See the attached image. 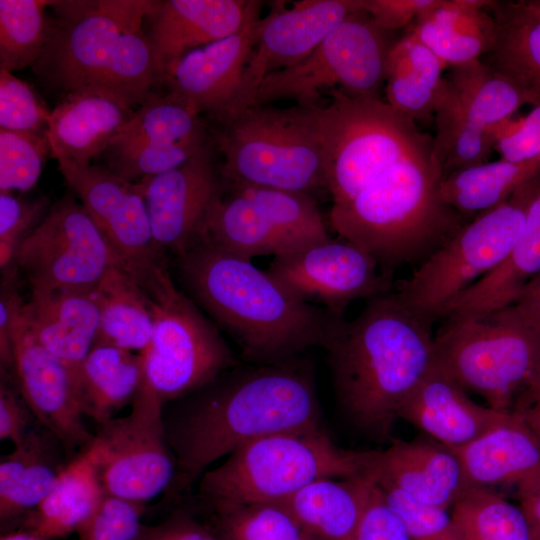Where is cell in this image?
Instances as JSON below:
<instances>
[{"label":"cell","mask_w":540,"mask_h":540,"mask_svg":"<svg viewBox=\"0 0 540 540\" xmlns=\"http://www.w3.org/2000/svg\"><path fill=\"white\" fill-rule=\"evenodd\" d=\"M192 393L164 418L176 466L169 497L188 491L212 463L253 440L322 427L313 367L300 356L239 363Z\"/></svg>","instance_id":"1"},{"label":"cell","mask_w":540,"mask_h":540,"mask_svg":"<svg viewBox=\"0 0 540 540\" xmlns=\"http://www.w3.org/2000/svg\"><path fill=\"white\" fill-rule=\"evenodd\" d=\"M177 257L192 296L234 340L243 362L276 363L325 349L345 319L292 298L250 259L206 242L195 240Z\"/></svg>","instance_id":"2"},{"label":"cell","mask_w":540,"mask_h":540,"mask_svg":"<svg viewBox=\"0 0 540 540\" xmlns=\"http://www.w3.org/2000/svg\"><path fill=\"white\" fill-rule=\"evenodd\" d=\"M366 301L325 350L347 419L374 440L391 441L399 408L434 363V336L395 292Z\"/></svg>","instance_id":"3"},{"label":"cell","mask_w":540,"mask_h":540,"mask_svg":"<svg viewBox=\"0 0 540 540\" xmlns=\"http://www.w3.org/2000/svg\"><path fill=\"white\" fill-rule=\"evenodd\" d=\"M156 1H52L57 18L36 72L66 94L103 90L142 105L159 82L144 20Z\"/></svg>","instance_id":"4"},{"label":"cell","mask_w":540,"mask_h":540,"mask_svg":"<svg viewBox=\"0 0 540 540\" xmlns=\"http://www.w3.org/2000/svg\"><path fill=\"white\" fill-rule=\"evenodd\" d=\"M432 149L399 161L352 199L332 204L336 234L367 253L386 274L418 265L470 219L440 195Z\"/></svg>","instance_id":"5"},{"label":"cell","mask_w":540,"mask_h":540,"mask_svg":"<svg viewBox=\"0 0 540 540\" xmlns=\"http://www.w3.org/2000/svg\"><path fill=\"white\" fill-rule=\"evenodd\" d=\"M376 451L340 448L322 427L253 440L228 455L198 481L208 506L281 502L323 478H348L369 471Z\"/></svg>","instance_id":"6"},{"label":"cell","mask_w":540,"mask_h":540,"mask_svg":"<svg viewBox=\"0 0 540 540\" xmlns=\"http://www.w3.org/2000/svg\"><path fill=\"white\" fill-rule=\"evenodd\" d=\"M327 95L326 102L304 107L321 148L332 204L352 199L404 158L432 149V136L380 97L338 89Z\"/></svg>","instance_id":"7"},{"label":"cell","mask_w":540,"mask_h":540,"mask_svg":"<svg viewBox=\"0 0 540 540\" xmlns=\"http://www.w3.org/2000/svg\"><path fill=\"white\" fill-rule=\"evenodd\" d=\"M214 142L222 177L233 186H259L315 195L328 192L321 148L304 106L254 105L219 120Z\"/></svg>","instance_id":"8"},{"label":"cell","mask_w":540,"mask_h":540,"mask_svg":"<svg viewBox=\"0 0 540 540\" xmlns=\"http://www.w3.org/2000/svg\"><path fill=\"white\" fill-rule=\"evenodd\" d=\"M133 272L154 314L152 340L143 352L145 378L164 405L240 363L218 328L178 290L160 258Z\"/></svg>","instance_id":"9"},{"label":"cell","mask_w":540,"mask_h":540,"mask_svg":"<svg viewBox=\"0 0 540 540\" xmlns=\"http://www.w3.org/2000/svg\"><path fill=\"white\" fill-rule=\"evenodd\" d=\"M434 362L464 390L496 410H511L540 356V330L511 307L445 319L434 336Z\"/></svg>","instance_id":"10"},{"label":"cell","mask_w":540,"mask_h":540,"mask_svg":"<svg viewBox=\"0 0 540 540\" xmlns=\"http://www.w3.org/2000/svg\"><path fill=\"white\" fill-rule=\"evenodd\" d=\"M539 178L470 219L422 261L395 292L401 302L430 326L441 319L455 298L509 253L524 227Z\"/></svg>","instance_id":"11"},{"label":"cell","mask_w":540,"mask_h":540,"mask_svg":"<svg viewBox=\"0 0 540 540\" xmlns=\"http://www.w3.org/2000/svg\"><path fill=\"white\" fill-rule=\"evenodd\" d=\"M393 31L380 28L362 9L350 14L298 64L268 75L254 105L294 100L317 104L324 92L338 89L352 96H377L385 82Z\"/></svg>","instance_id":"12"},{"label":"cell","mask_w":540,"mask_h":540,"mask_svg":"<svg viewBox=\"0 0 540 540\" xmlns=\"http://www.w3.org/2000/svg\"><path fill=\"white\" fill-rule=\"evenodd\" d=\"M209 205L196 240L232 254H287L330 237L316 199L259 186H233Z\"/></svg>","instance_id":"13"},{"label":"cell","mask_w":540,"mask_h":540,"mask_svg":"<svg viewBox=\"0 0 540 540\" xmlns=\"http://www.w3.org/2000/svg\"><path fill=\"white\" fill-rule=\"evenodd\" d=\"M131 405L128 415L100 424L88 448L105 494L145 504L167 491L176 466L164 404L145 375Z\"/></svg>","instance_id":"14"},{"label":"cell","mask_w":540,"mask_h":540,"mask_svg":"<svg viewBox=\"0 0 540 540\" xmlns=\"http://www.w3.org/2000/svg\"><path fill=\"white\" fill-rule=\"evenodd\" d=\"M121 261L81 203L68 196L21 241L14 264L31 290L94 289Z\"/></svg>","instance_id":"15"},{"label":"cell","mask_w":540,"mask_h":540,"mask_svg":"<svg viewBox=\"0 0 540 540\" xmlns=\"http://www.w3.org/2000/svg\"><path fill=\"white\" fill-rule=\"evenodd\" d=\"M265 272L292 298L337 315L359 299L391 291L384 273L363 250L331 236L274 257Z\"/></svg>","instance_id":"16"},{"label":"cell","mask_w":540,"mask_h":540,"mask_svg":"<svg viewBox=\"0 0 540 540\" xmlns=\"http://www.w3.org/2000/svg\"><path fill=\"white\" fill-rule=\"evenodd\" d=\"M360 9L358 0H304L291 8L275 4L258 22L255 45L231 108L215 120L254 106L258 89L268 75L304 60L332 30Z\"/></svg>","instance_id":"17"},{"label":"cell","mask_w":540,"mask_h":540,"mask_svg":"<svg viewBox=\"0 0 540 540\" xmlns=\"http://www.w3.org/2000/svg\"><path fill=\"white\" fill-rule=\"evenodd\" d=\"M12 359L11 375L37 423L53 433L72 460L92 443L94 434L84 424L72 374L31 332L26 304L12 333Z\"/></svg>","instance_id":"18"},{"label":"cell","mask_w":540,"mask_h":540,"mask_svg":"<svg viewBox=\"0 0 540 540\" xmlns=\"http://www.w3.org/2000/svg\"><path fill=\"white\" fill-rule=\"evenodd\" d=\"M59 170L123 265L138 269L160 258L136 183L97 165Z\"/></svg>","instance_id":"19"},{"label":"cell","mask_w":540,"mask_h":540,"mask_svg":"<svg viewBox=\"0 0 540 540\" xmlns=\"http://www.w3.org/2000/svg\"><path fill=\"white\" fill-rule=\"evenodd\" d=\"M263 3L250 0L243 27L236 33L192 50L177 60L161 82L168 93L197 114L225 115L239 91L253 51Z\"/></svg>","instance_id":"20"},{"label":"cell","mask_w":540,"mask_h":540,"mask_svg":"<svg viewBox=\"0 0 540 540\" xmlns=\"http://www.w3.org/2000/svg\"><path fill=\"white\" fill-rule=\"evenodd\" d=\"M136 185L147 205L157 251L182 254L196 240L205 213L221 190L211 143L184 164Z\"/></svg>","instance_id":"21"},{"label":"cell","mask_w":540,"mask_h":540,"mask_svg":"<svg viewBox=\"0 0 540 540\" xmlns=\"http://www.w3.org/2000/svg\"><path fill=\"white\" fill-rule=\"evenodd\" d=\"M511 410L484 407L448 373L433 363L398 410L401 418L435 441L457 449L504 423Z\"/></svg>","instance_id":"22"},{"label":"cell","mask_w":540,"mask_h":540,"mask_svg":"<svg viewBox=\"0 0 540 540\" xmlns=\"http://www.w3.org/2000/svg\"><path fill=\"white\" fill-rule=\"evenodd\" d=\"M127 100L103 90L66 94L51 111L47 137L59 166L88 167L106 151L136 109Z\"/></svg>","instance_id":"23"},{"label":"cell","mask_w":540,"mask_h":540,"mask_svg":"<svg viewBox=\"0 0 540 540\" xmlns=\"http://www.w3.org/2000/svg\"><path fill=\"white\" fill-rule=\"evenodd\" d=\"M249 6L250 0L156 1L147 19L159 82L188 52L238 32Z\"/></svg>","instance_id":"24"},{"label":"cell","mask_w":540,"mask_h":540,"mask_svg":"<svg viewBox=\"0 0 540 540\" xmlns=\"http://www.w3.org/2000/svg\"><path fill=\"white\" fill-rule=\"evenodd\" d=\"M378 482L437 507L452 508L472 488L453 449L437 441L392 439L377 451Z\"/></svg>","instance_id":"25"},{"label":"cell","mask_w":540,"mask_h":540,"mask_svg":"<svg viewBox=\"0 0 540 540\" xmlns=\"http://www.w3.org/2000/svg\"><path fill=\"white\" fill-rule=\"evenodd\" d=\"M26 317L35 338L68 368L79 391L81 367L99 330L95 288L31 290Z\"/></svg>","instance_id":"26"},{"label":"cell","mask_w":540,"mask_h":540,"mask_svg":"<svg viewBox=\"0 0 540 540\" xmlns=\"http://www.w3.org/2000/svg\"><path fill=\"white\" fill-rule=\"evenodd\" d=\"M453 451L471 487L513 486L518 497L540 487V440L516 410L501 425Z\"/></svg>","instance_id":"27"},{"label":"cell","mask_w":540,"mask_h":540,"mask_svg":"<svg viewBox=\"0 0 540 540\" xmlns=\"http://www.w3.org/2000/svg\"><path fill=\"white\" fill-rule=\"evenodd\" d=\"M71 460L49 430L33 426L0 462V519L8 523L32 512L50 493Z\"/></svg>","instance_id":"28"},{"label":"cell","mask_w":540,"mask_h":540,"mask_svg":"<svg viewBox=\"0 0 540 540\" xmlns=\"http://www.w3.org/2000/svg\"><path fill=\"white\" fill-rule=\"evenodd\" d=\"M488 0H436L407 27L447 68L481 59L496 43Z\"/></svg>","instance_id":"29"},{"label":"cell","mask_w":540,"mask_h":540,"mask_svg":"<svg viewBox=\"0 0 540 540\" xmlns=\"http://www.w3.org/2000/svg\"><path fill=\"white\" fill-rule=\"evenodd\" d=\"M540 274V178L524 227L505 258L455 298L441 319L481 316L512 305Z\"/></svg>","instance_id":"30"},{"label":"cell","mask_w":540,"mask_h":540,"mask_svg":"<svg viewBox=\"0 0 540 540\" xmlns=\"http://www.w3.org/2000/svg\"><path fill=\"white\" fill-rule=\"evenodd\" d=\"M377 483L374 459L372 468L365 473L342 480H316L277 503L316 540H351Z\"/></svg>","instance_id":"31"},{"label":"cell","mask_w":540,"mask_h":540,"mask_svg":"<svg viewBox=\"0 0 540 540\" xmlns=\"http://www.w3.org/2000/svg\"><path fill=\"white\" fill-rule=\"evenodd\" d=\"M100 322L94 345H111L135 353L149 347L154 331L150 297L137 276L121 262L95 288Z\"/></svg>","instance_id":"32"},{"label":"cell","mask_w":540,"mask_h":540,"mask_svg":"<svg viewBox=\"0 0 540 540\" xmlns=\"http://www.w3.org/2000/svg\"><path fill=\"white\" fill-rule=\"evenodd\" d=\"M446 65L412 32L406 30L392 46L386 65L385 98L413 122L434 118Z\"/></svg>","instance_id":"33"},{"label":"cell","mask_w":540,"mask_h":540,"mask_svg":"<svg viewBox=\"0 0 540 540\" xmlns=\"http://www.w3.org/2000/svg\"><path fill=\"white\" fill-rule=\"evenodd\" d=\"M105 492L87 447L73 458L45 499L22 520L46 540L77 532L94 514Z\"/></svg>","instance_id":"34"},{"label":"cell","mask_w":540,"mask_h":540,"mask_svg":"<svg viewBox=\"0 0 540 540\" xmlns=\"http://www.w3.org/2000/svg\"><path fill=\"white\" fill-rule=\"evenodd\" d=\"M145 375L143 353L111 345H94L79 375L84 415L102 424L124 405L132 403Z\"/></svg>","instance_id":"35"},{"label":"cell","mask_w":540,"mask_h":540,"mask_svg":"<svg viewBox=\"0 0 540 540\" xmlns=\"http://www.w3.org/2000/svg\"><path fill=\"white\" fill-rule=\"evenodd\" d=\"M496 43L484 61L540 100V15L522 1H491Z\"/></svg>","instance_id":"36"},{"label":"cell","mask_w":540,"mask_h":540,"mask_svg":"<svg viewBox=\"0 0 540 540\" xmlns=\"http://www.w3.org/2000/svg\"><path fill=\"white\" fill-rule=\"evenodd\" d=\"M538 177L540 156L523 162L488 161L443 178L440 195L456 211L473 218L500 205Z\"/></svg>","instance_id":"37"},{"label":"cell","mask_w":540,"mask_h":540,"mask_svg":"<svg viewBox=\"0 0 540 540\" xmlns=\"http://www.w3.org/2000/svg\"><path fill=\"white\" fill-rule=\"evenodd\" d=\"M464 108L481 127L492 128L523 105L540 100L481 59L453 66L446 76Z\"/></svg>","instance_id":"38"},{"label":"cell","mask_w":540,"mask_h":540,"mask_svg":"<svg viewBox=\"0 0 540 540\" xmlns=\"http://www.w3.org/2000/svg\"><path fill=\"white\" fill-rule=\"evenodd\" d=\"M434 120L436 132L432 137V155L443 178L490 160L494 150L488 131L469 115L446 77L437 99Z\"/></svg>","instance_id":"39"},{"label":"cell","mask_w":540,"mask_h":540,"mask_svg":"<svg viewBox=\"0 0 540 540\" xmlns=\"http://www.w3.org/2000/svg\"><path fill=\"white\" fill-rule=\"evenodd\" d=\"M210 141L201 116L174 99L152 93L122 127L105 152L144 145H175Z\"/></svg>","instance_id":"40"},{"label":"cell","mask_w":540,"mask_h":540,"mask_svg":"<svg viewBox=\"0 0 540 540\" xmlns=\"http://www.w3.org/2000/svg\"><path fill=\"white\" fill-rule=\"evenodd\" d=\"M52 1L0 0V69L12 72L35 65L46 47Z\"/></svg>","instance_id":"41"},{"label":"cell","mask_w":540,"mask_h":540,"mask_svg":"<svg viewBox=\"0 0 540 540\" xmlns=\"http://www.w3.org/2000/svg\"><path fill=\"white\" fill-rule=\"evenodd\" d=\"M451 514L465 540H531L521 508L490 488H470Z\"/></svg>","instance_id":"42"},{"label":"cell","mask_w":540,"mask_h":540,"mask_svg":"<svg viewBox=\"0 0 540 540\" xmlns=\"http://www.w3.org/2000/svg\"><path fill=\"white\" fill-rule=\"evenodd\" d=\"M209 507L222 540H316L280 503Z\"/></svg>","instance_id":"43"},{"label":"cell","mask_w":540,"mask_h":540,"mask_svg":"<svg viewBox=\"0 0 540 540\" xmlns=\"http://www.w3.org/2000/svg\"><path fill=\"white\" fill-rule=\"evenodd\" d=\"M51 155L46 134L0 129V192L28 191Z\"/></svg>","instance_id":"44"},{"label":"cell","mask_w":540,"mask_h":540,"mask_svg":"<svg viewBox=\"0 0 540 540\" xmlns=\"http://www.w3.org/2000/svg\"><path fill=\"white\" fill-rule=\"evenodd\" d=\"M378 485L411 540H465L448 509L420 502L387 483Z\"/></svg>","instance_id":"45"},{"label":"cell","mask_w":540,"mask_h":540,"mask_svg":"<svg viewBox=\"0 0 540 540\" xmlns=\"http://www.w3.org/2000/svg\"><path fill=\"white\" fill-rule=\"evenodd\" d=\"M50 115L28 83L0 69V129L46 134Z\"/></svg>","instance_id":"46"},{"label":"cell","mask_w":540,"mask_h":540,"mask_svg":"<svg viewBox=\"0 0 540 540\" xmlns=\"http://www.w3.org/2000/svg\"><path fill=\"white\" fill-rule=\"evenodd\" d=\"M144 503L105 494L92 517L77 531L79 540H141Z\"/></svg>","instance_id":"47"},{"label":"cell","mask_w":540,"mask_h":540,"mask_svg":"<svg viewBox=\"0 0 540 540\" xmlns=\"http://www.w3.org/2000/svg\"><path fill=\"white\" fill-rule=\"evenodd\" d=\"M522 117H510L488 129L500 159L523 162L540 156V102Z\"/></svg>","instance_id":"48"},{"label":"cell","mask_w":540,"mask_h":540,"mask_svg":"<svg viewBox=\"0 0 540 540\" xmlns=\"http://www.w3.org/2000/svg\"><path fill=\"white\" fill-rule=\"evenodd\" d=\"M46 199L23 201L11 192H0V266L7 269L14 263L21 241L41 217Z\"/></svg>","instance_id":"49"},{"label":"cell","mask_w":540,"mask_h":540,"mask_svg":"<svg viewBox=\"0 0 540 540\" xmlns=\"http://www.w3.org/2000/svg\"><path fill=\"white\" fill-rule=\"evenodd\" d=\"M13 377L1 370L0 382V438L19 445L36 421L22 397ZM37 422V421H36Z\"/></svg>","instance_id":"50"},{"label":"cell","mask_w":540,"mask_h":540,"mask_svg":"<svg viewBox=\"0 0 540 540\" xmlns=\"http://www.w3.org/2000/svg\"><path fill=\"white\" fill-rule=\"evenodd\" d=\"M351 540H411L404 524L387 504L377 484Z\"/></svg>","instance_id":"51"},{"label":"cell","mask_w":540,"mask_h":540,"mask_svg":"<svg viewBox=\"0 0 540 540\" xmlns=\"http://www.w3.org/2000/svg\"><path fill=\"white\" fill-rule=\"evenodd\" d=\"M17 267H8L2 276L0 294V358L1 370L12 372V333L25 302L18 291Z\"/></svg>","instance_id":"52"},{"label":"cell","mask_w":540,"mask_h":540,"mask_svg":"<svg viewBox=\"0 0 540 540\" xmlns=\"http://www.w3.org/2000/svg\"><path fill=\"white\" fill-rule=\"evenodd\" d=\"M436 0H358L360 8L382 29L408 27Z\"/></svg>","instance_id":"53"},{"label":"cell","mask_w":540,"mask_h":540,"mask_svg":"<svg viewBox=\"0 0 540 540\" xmlns=\"http://www.w3.org/2000/svg\"><path fill=\"white\" fill-rule=\"evenodd\" d=\"M141 540H221L184 514H174L155 526H145Z\"/></svg>","instance_id":"54"},{"label":"cell","mask_w":540,"mask_h":540,"mask_svg":"<svg viewBox=\"0 0 540 540\" xmlns=\"http://www.w3.org/2000/svg\"><path fill=\"white\" fill-rule=\"evenodd\" d=\"M509 307L527 324L540 330V274L522 291Z\"/></svg>","instance_id":"55"},{"label":"cell","mask_w":540,"mask_h":540,"mask_svg":"<svg viewBox=\"0 0 540 540\" xmlns=\"http://www.w3.org/2000/svg\"><path fill=\"white\" fill-rule=\"evenodd\" d=\"M520 505L527 521L531 540H540V487L519 496Z\"/></svg>","instance_id":"56"},{"label":"cell","mask_w":540,"mask_h":540,"mask_svg":"<svg viewBox=\"0 0 540 540\" xmlns=\"http://www.w3.org/2000/svg\"><path fill=\"white\" fill-rule=\"evenodd\" d=\"M537 404H540V356L527 384L517 396L512 409L520 410Z\"/></svg>","instance_id":"57"},{"label":"cell","mask_w":540,"mask_h":540,"mask_svg":"<svg viewBox=\"0 0 540 540\" xmlns=\"http://www.w3.org/2000/svg\"><path fill=\"white\" fill-rule=\"evenodd\" d=\"M516 411L522 414L528 425L540 440V404Z\"/></svg>","instance_id":"58"},{"label":"cell","mask_w":540,"mask_h":540,"mask_svg":"<svg viewBox=\"0 0 540 540\" xmlns=\"http://www.w3.org/2000/svg\"><path fill=\"white\" fill-rule=\"evenodd\" d=\"M0 540H46L43 537L39 536L38 534L25 529L20 528L15 531H11L9 533H5L1 536Z\"/></svg>","instance_id":"59"},{"label":"cell","mask_w":540,"mask_h":540,"mask_svg":"<svg viewBox=\"0 0 540 540\" xmlns=\"http://www.w3.org/2000/svg\"><path fill=\"white\" fill-rule=\"evenodd\" d=\"M527 8L540 15V0H523Z\"/></svg>","instance_id":"60"}]
</instances>
